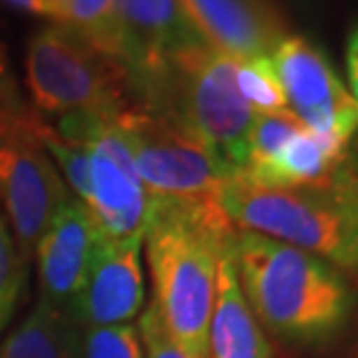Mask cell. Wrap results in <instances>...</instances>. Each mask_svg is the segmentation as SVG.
<instances>
[{
	"mask_svg": "<svg viewBox=\"0 0 358 358\" xmlns=\"http://www.w3.org/2000/svg\"><path fill=\"white\" fill-rule=\"evenodd\" d=\"M234 234L222 208L150 196L143 238L153 308L173 345L187 358H208L217 262Z\"/></svg>",
	"mask_w": 358,
	"mask_h": 358,
	"instance_id": "cell-1",
	"label": "cell"
},
{
	"mask_svg": "<svg viewBox=\"0 0 358 358\" xmlns=\"http://www.w3.org/2000/svg\"><path fill=\"white\" fill-rule=\"evenodd\" d=\"M238 282L262 329L292 345H319L352 322L356 294L329 262L266 236L236 231Z\"/></svg>",
	"mask_w": 358,
	"mask_h": 358,
	"instance_id": "cell-2",
	"label": "cell"
},
{
	"mask_svg": "<svg viewBox=\"0 0 358 358\" xmlns=\"http://www.w3.org/2000/svg\"><path fill=\"white\" fill-rule=\"evenodd\" d=\"M234 229L266 236L358 275V173L342 164L317 185L262 187L238 171L220 194Z\"/></svg>",
	"mask_w": 358,
	"mask_h": 358,
	"instance_id": "cell-3",
	"label": "cell"
},
{
	"mask_svg": "<svg viewBox=\"0 0 358 358\" xmlns=\"http://www.w3.org/2000/svg\"><path fill=\"white\" fill-rule=\"evenodd\" d=\"M26 81L33 102L47 113L118 118L141 106L123 60L60 24L42 28L30 40Z\"/></svg>",
	"mask_w": 358,
	"mask_h": 358,
	"instance_id": "cell-4",
	"label": "cell"
},
{
	"mask_svg": "<svg viewBox=\"0 0 358 358\" xmlns=\"http://www.w3.org/2000/svg\"><path fill=\"white\" fill-rule=\"evenodd\" d=\"M116 123L148 196L220 208V194L236 171L194 127L176 113L143 106L120 113Z\"/></svg>",
	"mask_w": 358,
	"mask_h": 358,
	"instance_id": "cell-5",
	"label": "cell"
},
{
	"mask_svg": "<svg viewBox=\"0 0 358 358\" xmlns=\"http://www.w3.org/2000/svg\"><path fill=\"white\" fill-rule=\"evenodd\" d=\"M143 109L176 113L234 171L245 169L248 134L255 113L236 83V60L208 42L173 58L153 102Z\"/></svg>",
	"mask_w": 358,
	"mask_h": 358,
	"instance_id": "cell-6",
	"label": "cell"
},
{
	"mask_svg": "<svg viewBox=\"0 0 358 358\" xmlns=\"http://www.w3.org/2000/svg\"><path fill=\"white\" fill-rule=\"evenodd\" d=\"M37 113L17 100L0 106V206L24 259H33L37 243L70 194L37 136Z\"/></svg>",
	"mask_w": 358,
	"mask_h": 358,
	"instance_id": "cell-7",
	"label": "cell"
},
{
	"mask_svg": "<svg viewBox=\"0 0 358 358\" xmlns=\"http://www.w3.org/2000/svg\"><path fill=\"white\" fill-rule=\"evenodd\" d=\"M58 134L88 150V199L100 236L109 241H143L150 196L136 173L132 150L116 118L67 113Z\"/></svg>",
	"mask_w": 358,
	"mask_h": 358,
	"instance_id": "cell-8",
	"label": "cell"
},
{
	"mask_svg": "<svg viewBox=\"0 0 358 358\" xmlns=\"http://www.w3.org/2000/svg\"><path fill=\"white\" fill-rule=\"evenodd\" d=\"M287 106L301 125L342 148L358 134V104L342 86L329 56L301 35H287L271 53Z\"/></svg>",
	"mask_w": 358,
	"mask_h": 358,
	"instance_id": "cell-9",
	"label": "cell"
},
{
	"mask_svg": "<svg viewBox=\"0 0 358 358\" xmlns=\"http://www.w3.org/2000/svg\"><path fill=\"white\" fill-rule=\"evenodd\" d=\"M120 58L136 100L148 106L173 58L206 42L180 0H116Z\"/></svg>",
	"mask_w": 358,
	"mask_h": 358,
	"instance_id": "cell-10",
	"label": "cell"
},
{
	"mask_svg": "<svg viewBox=\"0 0 358 358\" xmlns=\"http://www.w3.org/2000/svg\"><path fill=\"white\" fill-rule=\"evenodd\" d=\"M143 310L141 241H109L100 236L86 282L70 315L83 329L129 324Z\"/></svg>",
	"mask_w": 358,
	"mask_h": 358,
	"instance_id": "cell-11",
	"label": "cell"
},
{
	"mask_svg": "<svg viewBox=\"0 0 358 358\" xmlns=\"http://www.w3.org/2000/svg\"><path fill=\"white\" fill-rule=\"evenodd\" d=\"M97 241L100 229L90 210L79 199H72L49 224L35 250L42 303L70 312L86 282Z\"/></svg>",
	"mask_w": 358,
	"mask_h": 358,
	"instance_id": "cell-12",
	"label": "cell"
},
{
	"mask_svg": "<svg viewBox=\"0 0 358 358\" xmlns=\"http://www.w3.org/2000/svg\"><path fill=\"white\" fill-rule=\"evenodd\" d=\"M194 28L213 49L234 60L271 56L287 24L271 0H180Z\"/></svg>",
	"mask_w": 358,
	"mask_h": 358,
	"instance_id": "cell-13",
	"label": "cell"
},
{
	"mask_svg": "<svg viewBox=\"0 0 358 358\" xmlns=\"http://www.w3.org/2000/svg\"><path fill=\"white\" fill-rule=\"evenodd\" d=\"M231 241L217 262L215 301L208 326V358H273L262 324L243 296Z\"/></svg>",
	"mask_w": 358,
	"mask_h": 358,
	"instance_id": "cell-14",
	"label": "cell"
},
{
	"mask_svg": "<svg viewBox=\"0 0 358 358\" xmlns=\"http://www.w3.org/2000/svg\"><path fill=\"white\" fill-rule=\"evenodd\" d=\"M347 157L349 148H342L326 136H319L303 127L266 166L238 173L262 187L317 185V182L331 178L342 164H347Z\"/></svg>",
	"mask_w": 358,
	"mask_h": 358,
	"instance_id": "cell-15",
	"label": "cell"
},
{
	"mask_svg": "<svg viewBox=\"0 0 358 358\" xmlns=\"http://www.w3.org/2000/svg\"><path fill=\"white\" fill-rule=\"evenodd\" d=\"M0 358H81V333L67 310L37 303L5 338Z\"/></svg>",
	"mask_w": 358,
	"mask_h": 358,
	"instance_id": "cell-16",
	"label": "cell"
},
{
	"mask_svg": "<svg viewBox=\"0 0 358 358\" xmlns=\"http://www.w3.org/2000/svg\"><path fill=\"white\" fill-rule=\"evenodd\" d=\"M49 19L77 30L97 47L120 58L116 0H53Z\"/></svg>",
	"mask_w": 358,
	"mask_h": 358,
	"instance_id": "cell-17",
	"label": "cell"
},
{
	"mask_svg": "<svg viewBox=\"0 0 358 358\" xmlns=\"http://www.w3.org/2000/svg\"><path fill=\"white\" fill-rule=\"evenodd\" d=\"M236 83L252 113H280L289 109L271 56L236 60Z\"/></svg>",
	"mask_w": 358,
	"mask_h": 358,
	"instance_id": "cell-18",
	"label": "cell"
},
{
	"mask_svg": "<svg viewBox=\"0 0 358 358\" xmlns=\"http://www.w3.org/2000/svg\"><path fill=\"white\" fill-rule=\"evenodd\" d=\"M301 129V120L289 109L280 113H255L248 134V162L243 171H255L266 166Z\"/></svg>",
	"mask_w": 358,
	"mask_h": 358,
	"instance_id": "cell-19",
	"label": "cell"
},
{
	"mask_svg": "<svg viewBox=\"0 0 358 358\" xmlns=\"http://www.w3.org/2000/svg\"><path fill=\"white\" fill-rule=\"evenodd\" d=\"M26 285V259L21 257L5 217L0 213V333L19 306V296Z\"/></svg>",
	"mask_w": 358,
	"mask_h": 358,
	"instance_id": "cell-20",
	"label": "cell"
},
{
	"mask_svg": "<svg viewBox=\"0 0 358 358\" xmlns=\"http://www.w3.org/2000/svg\"><path fill=\"white\" fill-rule=\"evenodd\" d=\"M81 358H143L139 331L132 324L83 329Z\"/></svg>",
	"mask_w": 358,
	"mask_h": 358,
	"instance_id": "cell-21",
	"label": "cell"
},
{
	"mask_svg": "<svg viewBox=\"0 0 358 358\" xmlns=\"http://www.w3.org/2000/svg\"><path fill=\"white\" fill-rule=\"evenodd\" d=\"M139 340L146 356L143 358H187L180 349L173 345V340L166 333L162 319L153 306L141 312L139 319Z\"/></svg>",
	"mask_w": 358,
	"mask_h": 358,
	"instance_id": "cell-22",
	"label": "cell"
},
{
	"mask_svg": "<svg viewBox=\"0 0 358 358\" xmlns=\"http://www.w3.org/2000/svg\"><path fill=\"white\" fill-rule=\"evenodd\" d=\"M345 67H347V81H349V90H352V100L358 104V28L352 30L347 40V49H345Z\"/></svg>",
	"mask_w": 358,
	"mask_h": 358,
	"instance_id": "cell-23",
	"label": "cell"
},
{
	"mask_svg": "<svg viewBox=\"0 0 358 358\" xmlns=\"http://www.w3.org/2000/svg\"><path fill=\"white\" fill-rule=\"evenodd\" d=\"M17 100H19L17 86H14V79L10 74V65H7L5 51H3V47H0V106L12 104Z\"/></svg>",
	"mask_w": 358,
	"mask_h": 358,
	"instance_id": "cell-24",
	"label": "cell"
},
{
	"mask_svg": "<svg viewBox=\"0 0 358 358\" xmlns=\"http://www.w3.org/2000/svg\"><path fill=\"white\" fill-rule=\"evenodd\" d=\"M14 10H24L30 14H40V17H49V0H3Z\"/></svg>",
	"mask_w": 358,
	"mask_h": 358,
	"instance_id": "cell-25",
	"label": "cell"
},
{
	"mask_svg": "<svg viewBox=\"0 0 358 358\" xmlns=\"http://www.w3.org/2000/svg\"><path fill=\"white\" fill-rule=\"evenodd\" d=\"M51 5H53V0H49V17H51Z\"/></svg>",
	"mask_w": 358,
	"mask_h": 358,
	"instance_id": "cell-26",
	"label": "cell"
}]
</instances>
